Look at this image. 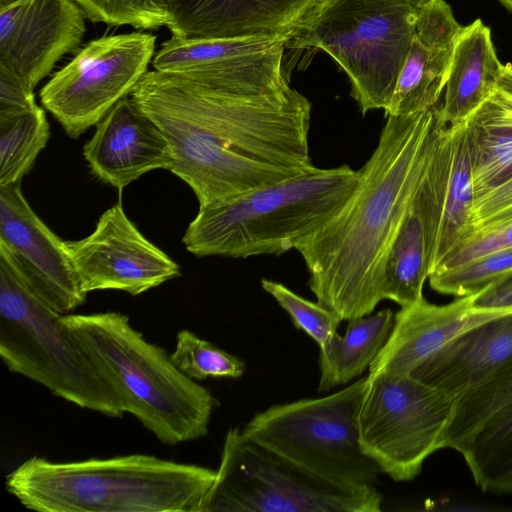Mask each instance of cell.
Wrapping results in <instances>:
<instances>
[{
  "instance_id": "obj_1",
  "label": "cell",
  "mask_w": 512,
  "mask_h": 512,
  "mask_svg": "<svg viewBox=\"0 0 512 512\" xmlns=\"http://www.w3.org/2000/svg\"><path fill=\"white\" fill-rule=\"evenodd\" d=\"M446 127L439 103L388 116L350 195L297 245L317 302L342 320L370 315L385 300L389 249Z\"/></svg>"
},
{
  "instance_id": "obj_2",
  "label": "cell",
  "mask_w": 512,
  "mask_h": 512,
  "mask_svg": "<svg viewBox=\"0 0 512 512\" xmlns=\"http://www.w3.org/2000/svg\"><path fill=\"white\" fill-rule=\"evenodd\" d=\"M130 96L143 111L177 119L248 158L297 172L315 168L308 142L311 103L286 74L228 90L153 70Z\"/></svg>"
},
{
  "instance_id": "obj_3",
  "label": "cell",
  "mask_w": 512,
  "mask_h": 512,
  "mask_svg": "<svg viewBox=\"0 0 512 512\" xmlns=\"http://www.w3.org/2000/svg\"><path fill=\"white\" fill-rule=\"evenodd\" d=\"M216 470L153 455L53 462L33 456L6 489L40 512H199Z\"/></svg>"
},
{
  "instance_id": "obj_4",
  "label": "cell",
  "mask_w": 512,
  "mask_h": 512,
  "mask_svg": "<svg viewBox=\"0 0 512 512\" xmlns=\"http://www.w3.org/2000/svg\"><path fill=\"white\" fill-rule=\"evenodd\" d=\"M61 322L129 413L166 445L208 434L216 399L148 342L120 312L65 314Z\"/></svg>"
},
{
  "instance_id": "obj_5",
  "label": "cell",
  "mask_w": 512,
  "mask_h": 512,
  "mask_svg": "<svg viewBox=\"0 0 512 512\" xmlns=\"http://www.w3.org/2000/svg\"><path fill=\"white\" fill-rule=\"evenodd\" d=\"M358 177L359 171L347 165L315 167L199 208L182 242L198 257L248 258L296 249L340 208Z\"/></svg>"
},
{
  "instance_id": "obj_6",
  "label": "cell",
  "mask_w": 512,
  "mask_h": 512,
  "mask_svg": "<svg viewBox=\"0 0 512 512\" xmlns=\"http://www.w3.org/2000/svg\"><path fill=\"white\" fill-rule=\"evenodd\" d=\"M62 314L28 285L0 250V356L27 377L81 408L121 418V404L61 322Z\"/></svg>"
},
{
  "instance_id": "obj_7",
  "label": "cell",
  "mask_w": 512,
  "mask_h": 512,
  "mask_svg": "<svg viewBox=\"0 0 512 512\" xmlns=\"http://www.w3.org/2000/svg\"><path fill=\"white\" fill-rule=\"evenodd\" d=\"M418 7L405 0H320L287 46L326 52L361 112L385 109L411 47Z\"/></svg>"
},
{
  "instance_id": "obj_8",
  "label": "cell",
  "mask_w": 512,
  "mask_h": 512,
  "mask_svg": "<svg viewBox=\"0 0 512 512\" xmlns=\"http://www.w3.org/2000/svg\"><path fill=\"white\" fill-rule=\"evenodd\" d=\"M367 385L361 377L321 398L273 405L242 432L307 473L344 487L374 486L382 473L362 449L359 412Z\"/></svg>"
},
{
  "instance_id": "obj_9",
  "label": "cell",
  "mask_w": 512,
  "mask_h": 512,
  "mask_svg": "<svg viewBox=\"0 0 512 512\" xmlns=\"http://www.w3.org/2000/svg\"><path fill=\"white\" fill-rule=\"evenodd\" d=\"M382 501L374 486L344 487L313 476L233 427L199 512H378Z\"/></svg>"
},
{
  "instance_id": "obj_10",
  "label": "cell",
  "mask_w": 512,
  "mask_h": 512,
  "mask_svg": "<svg viewBox=\"0 0 512 512\" xmlns=\"http://www.w3.org/2000/svg\"><path fill=\"white\" fill-rule=\"evenodd\" d=\"M457 401L409 375L368 373L359 412L363 451L393 480H413L431 454L446 448Z\"/></svg>"
},
{
  "instance_id": "obj_11",
  "label": "cell",
  "mask_w": 512,
  "mask_h": 512,
  "mask_svg": "<svg viewBox=\"0 0 512 512\" xmlns=\"http://www.w3.org/2000/svg\"><path fill=\"white\" fill-rule=\"evenodd\" d=\"M155 43L156 36L144 32L90 41L42 87V105L78 138L132 93L152 63Z\"/></svg>"
},
{
  "instance_id": "obj_12",
  "label": "cell",
  "mask_w": 512,
  "mask_h": 512,
  "mask_svg": "<svg viewBox=\"0 0 512 512\" xmlns=\"http://www.w3.org/2000/svg\"><path fill=\"white\" fill-rule=\"evenodd\" d=\"M84 293L120 290L136 296L180 275L179 265L150 242L121 203L107 209L92 233L66 241Z\"/></svg>"
},
{
  "instance_id": "obj_13",
  "label": "cell",
  "mask_w": 512,
  "mask_h": 512,
  "mask_svg": "<svg viewBox=\"0 0 512 512\" xmlns=\"http://www.w3.org/2000/svg\"><path fill=\"white\" fill-rule=\"evenodd\" d=\"M455 128L443 131L389 249L384 298L400 307L423 298L431 273L451 172Z\"/></svg>"
},
{
  "instance_id": "obj_14",
  "label": "cell",
  "mask_w": 512,
  "mask_h": 512,
  "mask_svg": "<svg viewBox=\"0 0 512 512\" xmlns=\"http://www.w3.org/2000/svg\"><path fill=\"white\" fill-rule=\"evenodd\" d=\"M0 250L14 262L31 289L52 309L65 315L81 306L80 287L66 241L33 211L21 183L0 186Z\"/></svg>"
},
{
  "instance_id": "obj_15",
  "label": "cell",
  "mask_w": 512,
  "mask_h": 512,
  "mask_svg": "<svg viewBox=\"0 0 512 512\" xmlns=\"http://www.w3.org/2000/svg\"><path fill=\"white\" fill-rule=\"evenodd\" d=\"M86 18L74 0H0V64L35 88L78 48Z\"/></svg>"
},
{
  "instance_id": "obj_16",
  "label": "cell",
  "mask_w": 512,
  "mask_h": 512,
  "mask_svg": "<svg viewBox=\"0 0 512 512\" xmlns=\"http://www.w3.org/2000/svg\"><path fill=\"white\" fill-rule=\"evenodd\" d=\"M145 113L170 142L173 164L169 171L189 185L199 208L217 205L304 173L243 156L170 116Z\"/></svg>"
},
{
  "instance_id": "obj_17",
  "label": "cell",
  "mask_w": 512,
  "mask_h": 512,
  "mask_svg": "<svg viewBox=\"0 0 512 512\" xmlns=\"http://www.w3.org/2000/svg\"><path fill=\"white\" fill-rule=\"evenodd\" d=\"M83 156L99 180L120 191L143 174L170 170L173 164L166 135L130 95L96 125Z\"/></svg>"
},
{
  "instance_id": "obj_18",
  "label": "cell",
  "mask_w": 512,
  "mask_h": 512,
  "mask_svg": "<svg viewBox=\"0 0 512 512\" xmlns=\"http://www.w3.org/2000/svg\"><path fill=\"white\" fill-rule=\"evenodd\" d=\"M320 0H168L172 36L290 41Z\"/></svg>"
},
{
  "instance_id": "obj_19",
  "label": "cell",
  "mask_w": 512,
  "mask_h": 512,
  "mask_svg": "<svg viewBox=\"0 0 512 512\" xmlns=\"http://www.w3.org/2000/svg\"><path fill=\"white\" fill-rule=\"evenodd\" d=\"M474 294L435 305L424 299L401 307L383 348L369 366L370 374L410 375L419 365L463 331L512 311L479 310Z\"/></svg>"
},
{
  "instance_id": "obj_20",
  "label": "cell",
  "mask_w": 512,
  "mask_h": 512,
  "mask_svg": "<svg viewBox=\"0 0 512 512\" xmlns=\"http://www.w3.org/2000/svg\"><path fill=\"white\" fill-rule=\"evenodd\" d=\"M462 27L444 0L419 9L411 47L384 109L386 117L419 113L438 104Z\"/></svg>"
},
{
  "instance_id": "obj_21",
  "label": "cell",
  "mask_w": 512,
  "mask_h": 512,
  "mask_svg": "<svg viewBox=\"0 0 512 512\" xmlns=\"http://www.w3.org/2000/svg\"><path fill=\"white\" fill-rule=\"evenodd\" d=\"M512 357V312L469 328L409 376L459 399Z\"/></svg>"
},
{
  "instance_id": "obj_22",
  "label": "cell",
  "mask_w": 512,
  "mask_h": 512,
  "mask_svg": "<svg viewBox=\"0 0 512 512\" xmlns=\"http://www.w3.org/2000/svg\"><path fill=\"white\" fill-rule=\"evenodd\" d=\"M491 31L481 19L462 27L456 40L441 113L448 127L464 124L493 94L502 75Z\"/></svg>"
},
{
  "instance_id": "obj_23",
  "label": "cell",
  "mask_w": 512,
  "mask_h": 512,
  "mask_svg": "<svg viewBox=\"0 0 512 512\" xmlns=\"http://www.w3.org/2000/svg\"><path fill=\"white\" fill-rule=\"evenodd\" d=\"M394 316L391 309L385 308L372 315L349 319L343 336L335 333L319 347L318 391L347 384L369 368L389 338Z\"/></svg>"
},
{
  "instance_id": "obj_24",
  "label": "cell",
  "mask_w": 512,
  "mask_h": 512,
  "mask_svg": "<svg viewBox=\"0 0 512 512\" xmlns=\"http://www.w3.org/2000/svg\"><path fill=\"white\" fill-rule=\"evenodd\" d=\"M465 126L477 198L512 175V105L494 91Z\"/></svg>"
},
{
  "instance_id": "obj_25",
  "label": "cell",
  "mask_w": 512,
  "mask_h": 512,
  "mask_svg": "<svg viewBox=\"0 0 512 512\" xmlns=\"http://www.w3.org/2000/svg\"><path fill=\"white\" fill-rule=\"evenodd\" d=\"M459 452L482 491L512 493V407L490 417Z\"/></svg>"
},
{
  "instance_id": "obj_26",
  "label": "cell",
  "mask_w": 512,
  "mask_h": 512,
  "mask_svg": "<svg viewBox=\"0 0 512 512\" xmlns=\"http://www.w3.org/2000/svg\"><path fill=\"white\" fill-rule=\"evenodd\" d=\"M474 201L471 149L464 123L455 127L452 166L431 273L467 232Z\"/></svg>"
},
{
  "instance_id": "obj_27",
  "label": "cell",
  "mask_w": 512,
  "mask_h": 512,
  "mask_svg": "<svg viewBox=\"0 0 512 512\" xmlns=\"http://www.w3.org/2000/svg\"><path fill=\"white\" fill-rule=\"evenodd\" d=\"M512 407V357L487 380L457 401L447 429L446 448L460 451L492 416Z\"/></svg>"
},
{
  "instance_id": "obj_28",
  "label": "cell",
  "mask_w": 512,
  "mask_h": 512,
  "mask_svg": "<svg viewBox=\"0 0 512 512\" xmlns=\"http://www.w3.org/2000/svg\"><path fill=\"white\" fill-rule=\"evenodd\" d=\"M50 138L45 112L0 117V186L21 183Z\"/></svg>"
},
{
  "instance_id": "obj_29",
  "label": "cell",
  "mask_w": 512,
  "mask_h": 512,
  "mask_svg": "<svg viewBox=\"0 0 512 512\" xmlns=\"http://www.w3.org/2000/svg\"><path fill=\"white\" fill-rule=\"evenodd\" d=\"M170 357L184 374L194 380L236 379L245 371V364L240 358L201 339L187 329L178 332L175 349Z\"/></svg>"
},
{
  "instance_id": "obj_30",
  "label": "cell",
  "mask_w": 512,
  "mask_h": 512,
  "mask_svg": "<svg viewBox=\"0 0 512 512\" xmlns=\"http://www.w3.org/2000/svg\"><path fill=\"white\" fill-rule=\"evenodd\" d=\"M512 273V248L501 249L459 266L432 272L428 278L435 291L457 297L473 295Z\"/></svg>"
},
{
  "instance_id": "obj_31",
  "label": "cell",
  "mask_w": 512,
  "mask_h": 512,
  "mask_svg": "<svg viewBox=\"0 0 512 512\" xmlns=\"http://www.w3.org/2000/svg\"><path fill=\"white\" fill-rule=\"evenodd\" d=\"M87 19L109 26H132L140 30L168 27V0H74Z\"/></svg>"
},
{
  "instance_id": "obj_32",
  "label": "cell",
  "mask_w": 512,
  "mask_h": 512,
  "mask_svg": "<svg viewBox=\"0 0 512 512\" xmlns=\"http://www.w3.org/2000/svg\"><path fill=\"white\" fill-rule=\"evenodd\" d=\"M261 285L288 313L294 326L303 330L319 347L337 333V328L343 320L334 311L318 302L301 297L282 283L262 279Z\"/></svg>"
},
{
  "instance_id": "obj_33",
  "label": "cell",
  "mask_w": 512,
  "mask_h": 512,
  "mask_svg": "<svg viewBox=\"0 0 512 512\" xmlns=\"http://www.w3.org/2000/svg\"><path fill=\"white\" fill-rule=\"evenodd\" d=\"M508 248H512V217L470 230L432 272L453 268Z\"/></svg>"
},
{
  "instance_id": "obj_34",
  "label": "cell",
  "mask_w": 512,
  "mask_h": 512,
  "mask_svg": "<svg viewBox=\"0 0 512 512\" xmlns=\"http://www.w3.org/2000/svg\"><path fill=\"white\" fill-rule=\"evenodd\" d=\"M510 217H512V175L475 198L470 225L465 235L472 229Z\"/></svg>"
},
{
  "instance_id": "obj_35",
  "label": "cell",
  "mask_w": 512,
  "mask_h": 512,
  "mask_svg": "<svg viewBox=\"0 0 512 512\" xmlns=\"http://www.w3.org/2000/svg\"><path fill=\"white\" fill-rule=\"evenodd\" d=\"M34 88L11 69L0 64V117L35 109Z\"/></svg>"
},
{
  "instance_id": "obj_36",
  "label": "cell",
  "mask_w": 512,
  "mask_h": 512,
  "mask_svg": "<svg viewBox=\"0 0 512 512\" xmlns=\"http://www.w3.org/2000/svg\"><path fill=\"white\" fill-rule=\"evenodd\" d=\"M473 307L479 310L512 311V273L474 294Z\"/></svg>"
},
{
  "instance_id": "obj_37",
  "label": "cell",
  "mask_w": 512,
  "mask_h": 512,
  "mask_svg": "<svg viewBox=\"0 0 512 512\" xmlns=\"http://www.w3.org/2000/svg\"><path fill=\"white\" fill-rule=\"evenodd\" d=\"M495 92L506 102L512 105V65H504L502 75L498 81Z\"/></svg>"
},
{
  "instance_id": "obj_38",
  "label": "cell",
  "mask_w": 512,
  "mask_h": 512,
  "mask_svg": "<svg viewBox=\"0 0 512 512\" xmlns=\"http://www.w3.org/2000/svg\"><path fill=\"white\" fill-rule=\"evenodd\" d=\"M405 1H407L408 3L414 5L418 8H422V7L430 5L431 3H433L436 0H405Z\"/></svg>"
},
{
  "instance_id": "obj_39",
  "label": "cell",
  "mask_w": 512,
  "mask_h": 512,
  "mask_svg": "<svg viewBox=\"0 0 512 512\" xmlns=\"http://www.w3.org/2000/svg\"><path fill=\"white\" fill-rule=\"evenodd\" d=\"M507 10L512 13V0H498Z\"/></svg>"
}]
</instances>
